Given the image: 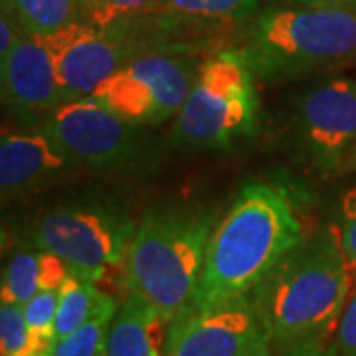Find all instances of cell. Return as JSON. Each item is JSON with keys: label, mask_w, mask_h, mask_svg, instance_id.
<instances>
[{"label": "cell", "mask_w": 356, "mask_h": 356, "mask_svg": "<svg viewBox=\"0 0 356 356\" xmlns=\"http://www.w3.org/2000/svg\"><path fill=\"white\" fill-rule=\"evenodd\" d=\"M301 242L289 191L275 182H248L212 232L192 307L250 297Z\"/></svg>", "instance_id": "6da1fadb"}, {"label": "cell", "mask_w": 356, "mask_h": 356, "mask_svg": "<svg viewBox=\"0 0 356 356\" xmlns=\"http://www.w3.org/2000/svg\"><path fill=\"white\" fill-rule=\"evenodd\" d=\"M356 275L337 243L334 232H321L285 255L250 295L273 348L331 339Z\"/></svg>", "instance_id": "7a4b0ae2"}, {"label": "cell", "mask_w": 356, "mask_h": 356, "mask_svg": "<svg viewBox=\"0 0 356 356\" xmlns=\"http://www.w3.org/2000/svg\"><path fill=\"white\" fill-rule=\"evenodd\" d=\"M216 212L149 210L125 259V295H137L172 323L194 305Z\"/></svg>", "instance_id": "3957f363"}, {"label": "cell", "mask_w": 356, "mask_h": 356, "mask_svg": "<svg viewBox=\"0 0 356 356\" xmlns=\"http://www.w3.org/2000/svg\"><path fill=\"white\" fill-rule=\"evenodd\" d=\"M255 77L295 79L356 64V6H269L248 26L240 48Z\"/></svg>", "instance_id": "277c9868"}, {"label": "cell", "mask_w": 356, "mask_h": 356, "mask_svg": "<svg viewBox=\"0 0 356 356\" xmlns=\"http://www.w3.org/2000/svg\"><path fill=\"white\" fill-rule=\"evenodd\" d=\"M255 79L242 50L208 56L177 113L175 143L194 151H216L254 133L259 107Z\"/></svg>", "instance_id": "5b68a950"}, {"label": "cell", "mask_w": 356, "mask_h": 356, "mask_svg": "<svg viewBox=\"0 0 356 356\" xmlns=\"http://www.w3.org/2000/svg\"><path fill=\"white\" fill-rule=\"evenodd\" d=\"M135 228L117 208L64 206L36 220L32 243L64 259L70 273L109 293L111 283L121 281L125 287V259Z\"/></svg>", "instance_id": "8992f818"}, {"label": "cell", "mask_w": 356, "mask_h": 356, "mask_svg": "<svg viewBox=\"0 0 356 356\" xmlns=\"http://www.w3.org/2000/svg\"><path fill=\"white\" fill-rule=\"evenodd\" d=\"M198 67L188 46H156L121 65L91 97L131 123H165L184 105Z\"/></svg>", "instance_id": "52a82bcc"}, {"label": "cell", "mask_w": 356, "mask_h": 356, "mask_svg": "<svg viewBox=\"0 0 356 356\" xmlns=\"http://www.w3.org/2000/svg\"><path fill=\"white\" fill-rule=\"evenodd\" d=\"M40 38L54 60L62 103L89 97L131 58L165 46L139 16L109 26L79 20Z\"/></svg>", "instance_id": "ba28073f"}, {"label": "cell", "mask_w": 356, "mask_h": 356, "mask_svg": "<svg viewBox=\"0 0 356 356\" xmlns=\"http://www.w3.org/2000/svg\"><path fill=\"white\" fill-rule=\"evenodd\" d=\"M42 131L79 168L121 172L137 165L143 151L139 125L123 119L91 95L62 103Z\"/></svg>", "instance_id": "9c48e42d"}, {"label": "cell", "mask_w": 356, "mask_h": 356, "mask_svg": "<svg viewBox=\"0 0 356 356\" xmlns=\"http://www.w3.org/2000/svg\"><path fill=\"white\" fill-rule=\"evenodd\" d=\"M168 356H271L273 344L250 297L192 307L168 327Z\"/></svg>", "instance_id": "30bf717a"}, {"label": "cell", "mask_w": 356, "mask_h": 356, "mask_svg": "<svg viewBox=\"0 0 356 356\" xmlns=\"http://www.w3.org/2000/svg\"><path fill=\"white\" fill-rule=\"evenodd\" d=\"M297 131L313 165L344 168L356 151V79L331 77L309 89L299 102Z\"/></svg>", "instance_id": "8fae6325"}, {"label": "cell", "mask_w": 356, "mask_h": 356, "mask_svg": "<svg viewBox=\"0 0 356 356\" xmlns=\"http://www.w3.org/2000/svg\"><path fill=\"white\" fill-rule=\"evenodd\" d=\"M0 77L4 107L26 127L44 125L62 105L54 60L40 36H22L0 62Z\"/></svg>", "instance_id": "7c38bea8"}, {"label": "cell", "mask_w": 356, "mask_h": 356, "mask_svg": "<svg viewBox=\"0 0 356 356\" xmlns=\"http://www.w3.org/2000/svg\"><path fill=\"white\" fill-rule=\"evenodd\" d=\"M79 166L40 129L4 133L0 140V191L4 200L58 184Z\"/></svg>", "instance_id": "4fadbf2b"}, {"label": "cell", "mask_w": 356, "mask_h": 356, "mask_svg": "<svg viewBox=\"0 0 356 356\" xmlns=\"http://www.w3.org/2000/svg\"><path fill=\"white\" fill-rule=\"evenodd\" d=\"M168 327L159 311L127 293L111 321L103 356H168Z\"/></svg>", "instance_id": "5bb4252c"}, {"label": "cell", "mask_w": 356, "mask_h": 356, "mask_svg": "<svg viewBox=\"0 0 356 356\" xmlns=\"http://www.w3.org/2000/svg\"><path fill=\"white\" fill-rule=\"evenodd\" d=\"M257 0H151L139 16H149L177 38L182 28H220L248 20Z\"/></svg>", "instance_id": "9a60e30c"}, {"label": "cell", "mask_w": 356, "mask_h": 356, "mask_svg": "<svg viewBox=\"0 0 356 356\" xmlns=\"http://www.w3.org/2000/svg\"><path fill=\"white\" fill-rule=\"evenodd\" d=\"M2 10H8L26 34L50 36L65 26L86 20L77 0H2Z\"/></svg>", "instance_id": "2e32d148"}, {"label": "cell", "mask_w": 356, "mask_h": 356, "mask_svg": "<svg viewBox=\"0 0 356 356\" xmlns=\"http://www.w3.org/2000/svg\"><path fill=\"white\" fill-rule=\"evenodd\" d=\"M113 299L111 293L103 291L93 281L70 273L64 285L60 287V303L56 313V341L79 329Z\"/></svg>", "instance_id": "e0dca14e"}, {"label": "cell", "mask_w": 356, "mask_h": 356, "mask_svg": "<svg viewBox=\"0 0 356 356\" xmlns=\"http://www.w3.org/2000/svg\"><path fill=\"white\" fill-rule=\"evenodd\" d=\"M42 291V250L20 248L8 259L2 273V301L24 307Z\"/></svg>", "instance_id": "ac0fdd59"}, {"label": "cell", "mask_w": 356, "mask_h": 356, "mask_svg": "<svg viewBox=\"0 0 356 356\" xmlns=\"http://www.w3.org/2000/svg\"><path fill=\"white\" fill-rule=\"evenodd\" d=\"M56 341L36 337L30 331L22 305H0V356H51Z\"/></svg>", "instance_id": "d6986e66"}, {"label": "cell", "mask_w": 356, "mask_h": 356, "mask_svg": "<svg viewBox=\"0 0 356 356\" xmlns=\"http://www.w3.org/2000/svg\"><path fill=\"white\" fill-rule=\"evenodd\" d=\"M117 307H119V299L109 301L99 313H95L79 329L58 339L51 348V356H103Z\"/></svg>", "instance_id": "ffe728a7"}, {"label": "cell", "mask_w": 356, "mask_h": 356, "mask_svg": "<svg viewBox=\"0 0 356 356\" xmlns=\"http://www.w3.org/2000/svg\"><path fill=\"white\" fill-rule=\"evenodd\" d=\"M60 303V289H46L34 295L22 309L30 331L36 337L56 341V313Z\"/></svg>", "instance_id": "44dd1931"}, {"label": "cell", "mask_w": 356, "mask_h": 356, "mask_svg": "<svg viewBox=\"0 0 356 356\" xmlns=\"http://www.w3.org/2000/svg\"><path fill=\"white\" fill-rule=\"evenodd\" d=\"M332 232L346 264L356 275V186L344 192Z\"/></svg>", "instance_id": "7402d4cb"}, {"label": "cell", "mask_w": 356, "mask_h": 356, "mask_svg": "<svg viewBox=\"0 0 356 356\" xmlns=\"http://www.w3.org/2000/svg\"><path fill=\"white\" fill-rule=\"evenodd\" d=\"M151 0H102L95 13L91 14L89 22L99 26H109L121 20H129L143 14Z\"/></svg>", "instance_id": "603a6c76"}, {"label": "cell", "mask_w": 356, "mask_h": 356, "mask_svg": "<svg viewBox=\"0 0 356 356\" xmlns=\"http://www.w3.org/2000/svg\"><path fill=\"white\" fill-rule=\"evenodd\" d=\"M334 346L339 356H356V287L339 321L334 332Z\"/></svg>", "instance_id": "cb8c5ba5"}, {"label": "cell", "mask_w": 356, "mask_h": 356, "mask_svg": "<svg viewBox=\"0 0 356 356\" xmlns=\"http://www.w3.org/2000/svg\"><path fill=\"white\" fill-rule=\"evenodd\" d=\"M24 28L18 24L8 10H2L0 14V62L8 58V54L14 50V46L24 36Z\"/></svg>", "instance_id": "d4e9b609"}, {"label": "cell", "mask_w": 356, "mask_h": 356, "mask_svg": "<svg viewBox=\"0 0 356 356\" xmlns=\"http://www.w3.org/2000/svg\"><path fill=\"white\" fill-rule=\"evenodd\" d=\"M280 356H339V353L334 341L331 339H313V341L293 344L289 348L281 350Z\"/></svg>", "instance_id": "484cf974"}, {"label": "cell", "mask_w": 356, "mask_h": 356, "mask_svg": "<svg viewBox=\"0 0 356 356\" xmlns=\"http://www.w3.org/2000/svg\"><path fill=\"white\" fill-rule=\"evenodd\" d=\"M287 4H355L356 0H281Z\"/></svg>", "instance_id": "4316f807"}, {"label": "cell", "mask_w": 356, "mask_h": 356, "mask_svg": "<svg viewBox=\"0 0 356 356\" xmlns=\"http://www.w3.org/2000/svg\"><path fill=\"white\" fill-rule=\"evenodd\" d=\"M77 2L81 4V8H83V13H86V20H89L91 14L95 13V8L99 6L102 0H77Z\"/></svg>", "instance_id": "83f0119b"}, {"label": "cell", "mask_w": 356, "mask_h": 356, "mask_svg": "<svg viewBox=\"0 0 356 356\" xmlns=\"http://www.w3.org/2000/svg\"><path fill=\"white\" fill-rule=\"evenodd\" d=\"M343 170H356V151L348 159H346V163H344Z\"/></svg>", "instance_id": "f1b7e54d"}]
</instances>
